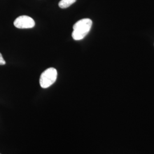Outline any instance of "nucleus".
I'll list each match as a JSON object with an SVG mask.
<instances>
[{
    "mask_svg": "<svg viewBox=\"0 0 154 154\" xmlns=\"http://www.w3.org/2000/svg\"><path fill=\"white\" fill-rule=\"evenodd\" d=\"M93 22L89 18L82 19L76 22L73 26L72 37L78 41L84 38L90 31Z\"/></svg>",
    "mask_w": 154,
    "mask_h": 154,
    "instance_id": "f257e3e1",
    "label": "nucleus"
},
{
    "mask_svg": "<svg viewBox=\"0 0 154 154\" xmlns=\"http://www.w3.org/2000/svg\"><path fill=\"white\" fill-rule=\"evenodd\" d=\"M6 62L4 59L3 58V57L0 53V65H5Z\"/></svg>",
    "mask_w": 154,
    "mask_h": 154,
    "instance_id": "39448f33",
    "label": "nucleus"
},
{
    "mask_svg": "<svg viewBox=\"0 0 154 154\" xmlns=\"http://www.w3.org/2000/svg\"><path fill=\"white\" fill-rule=\"evenodd\" d=\"M14 25L18 29H30L34 27L35 21L28 16H21L15 20Z\"/></svg>",
    "mask_w": 154,
    "mask_h": 154,
    "instance_id": "7ed1b4c3",
    "label": "nucleus"
},
{
    "mask_svg": "<svg viewBox=\"0 0 154 154\" xmlns=\"http://www.w3.org/2000/svg\"></svg>",
    "mask_w": 154,
    "mask_h": 154,
    "instance_id": "423d86ee",
    "label": "nucleus"
},
{
    "mask_svg": "<svg viewBox=\"0 0 154 154\" xmlns=\"http://www.w3.org/2000/svg\"><path fill=\"white\" fill-rule=\"evenodd\" d=\"M57 71L55 68L50 67L43 72L40 77L39 83L42 88H46L55 83L57 78Z\"/></svg>",
    "mask_w": 154,
    "mask_h": 154,
    "instance_id": "f03ea898",
    "label": "nucleus"
},
{
    "mask_svg": "<svg viewBox=\"0 0 154 154\" xmlns=\"http://www.w3.org/2000/svg\"><path fill=\"white\" fill-rule=\"evenodd\" d=\"M76 1L77 0H61L58 4V6L62 9H65L75 3Z\"/></svg>",
    "mask_w": 154,
    "mask_h": 154,
    "instance_id": "20e7f679",
    "label": "nucleus"
}]
</instances>
